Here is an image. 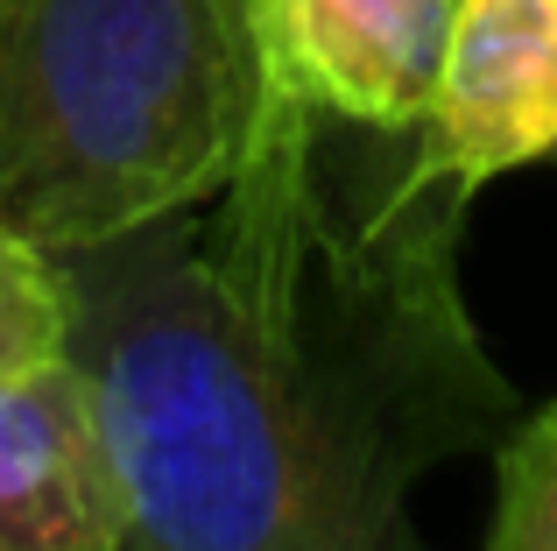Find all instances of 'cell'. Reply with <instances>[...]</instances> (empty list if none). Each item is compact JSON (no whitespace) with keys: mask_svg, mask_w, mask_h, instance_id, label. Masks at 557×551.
<instances>
[{"mask_svg":"<svg viewBox=\"0 0 557 551\" xmlns=\"http://www.w3.org/2000/svg\"><path fill=\"white\" fill-rule=\"evenodd\" d=\"M473 198L409 135L261 85L233 177L57 255L127 488L121 551H423V474L522 417L459 290Z\"/></svg>","mask_w":557,"mask_h":551,"instance_id":"1","label":"cell"},{"mask_svg":"<svg viewBox=\"0 0 557 551\" xmlns=\"http://www.w3.org/2000/svg\"><path fill=\"white\" fill-rule=\"evenodd\" d=\"M261 121L247 0H0V226L78 255L198 206Z\"/></svg>","mask_w":557,"mask_h":551,"instance_id":"2","label":"cell"},{"mask_svg":"<svg viewBox=\"0 0 557 551\" xmlns=\"http://www.w3.org/2000/svg\"><path fill=\"white\" fill-rule=\"evenodd\" d=\"M261 85L374 135L423 127L459 0H247Z\"/></svg>","mask_w":557,"mask_h":551,"instance_id":"3","label":"cell"},{"mask_svg":"<svg viewBox=\"0 0 557 551\" xmlns=\"http://www.w3.org/2000/svg\"><path fill=\"white\" fill-rule=\"evenodd\" d=\"M417 149L466 198H480L508 170L550 163L557 156V0H459Z\"/></svg>","mask_w":557,"mask_h":551,"instance_id":"4","label":"cell"},{"mask_svg":"<svg viewBox=\"0 0 557 551\" xmlns=\"http://www.w3.org/2000/svg\"><path fill=\"white\" fill-rule=\"evenodd\" d=\"M127 488L78 360L0 368V551H121Z\"/></svg>","mask_w":557,"mask_h":551,"instance_id":"5","label":"cell"},{"mask_svg":"<svg viewBox=\"0 0 557 551\" xmlns=\"http://www.w3.org/2000/svg\"><path fill=\"white\" fill-rule=\"evenodd\" d=\"M480 551H557V403L494 445V510Z\"/></svg>","mask_w":557,"mask_h":551,"instance_id":"6","label":"cell"},{"mask_svg":"<svg viewBox=\"0 0 557 551\" xmlns=\"http://www.w3.org/2000/svg\"><path fill=\"white\" fill-rule=\"evenodd\" d=\"M71 354V283L64 262L0 226V368H36Z\"/></svg>","mask_w":557,"mask_h":551,"instance_id":"7","label":"cell"}]
</instances>
